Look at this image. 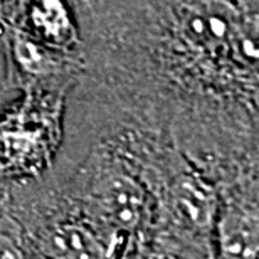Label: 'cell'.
Masks as SVG:
<instances>
[{"mask_svg": "<svg viewBox=\"0 0 259 259\" xmlns=\"http://www.w3.org/2000/svg\"><path fill=\"white\" fill-rule=\"evenodd\" d=\"M84 81L215 185L259 174V0H84Z\"/></svg>", "mask_w": 259, "mask_h": 259, "instance_id": "obj_1", "label": "cell"}, {"mask_svg": "<svg viewBox=\"0 0 259 259\" xmlns=\"http://www.w3.org/2000/svg\"><path fill=\"white\" fill-rule=\"evenodd\" d=\"M77 81L40 84L0 111V180L44 177L58 162L66 138L69 95Z\"/></svg>", "mask_w": 259, "mask_h": 259, "instance_id": "obj_2", "label": "cell"}, {"mask_svg": "<svg viewBox=\"0 0 259 259\" xmlns=\"http://www.w3.org/2000/svg\"><path fill=\"white\" fill-rule=\"evenodd\" d=\"M0 48L5 61V88H27L63 81H79L84 72V56H76L40 42L17 25L0 24Z\"/></svg>", "mask_w": 259, "mask_h": 259, "instance_id": "obj_3", "label": "cell"}, {"mask_svg": "<svg viewBox=\"0 0 259 259\" xmlns=\"http://www.w3.org/2000/svg\"><path fill=\"white\" fill-rule=\"evenodd\" d=\"M215 187V256L259 257V174L239 172Z\"/></svg>", "mask_w": 259, "mask_h": 259, "instance_id": "obj_4", "label": "cell"}, {"mask_svg": "<svg viewBox=\"0 0 259 259\" xmlns=\"http://www.w3.org/2000/svg\"><path fill=\"white\" fill-rule=\"evenodd\" d=\"M17 27L54 49L84 56L81 25L69 0H34Z\"/></svg>", "mask_w": 259, "mask_h": 259, "instance_id": "obj_5", "label": "cell"}, {"mask_svg": "<svg viewBox=\"0 0 259 259\" xmlns=\"http://www.w3.org/2000/svg\"><path fill=\"white\" fill-rule=\"evenodd\" d=\"M34 0H2V17L4 22L10 25H19L25 10L30 7Z\"/></svg>", "mask_w": 259, "mask_h": 259, "instance_id": "obj_6", "label": "cell"}, {"mask_svg": "<svg viewBox=\"0 0 259 259\" xmlns=\"http://www.w3.org/2000/svg\"><path fill=\"white\" fill-rule=\"evenodd\" d=\"M4 192H5V182H2V180H0V204H2Z\"/></svg>", "mask_w": 259, "mask_h": 259, "instance_id": "obj_7", "label": "cell"}, {"mask_svg": "<svg viewBox=\"0 0 259 259\" xmlns=\"http://www.w3.org/2000/svg\"><path fill=\"white\" fill-rule=\"evenodd\" d=\"M4 22V17H2V0H0V24Z\"/></svg>", "mask_w": 259, "mask_h": 259, "instance_id": "obj_8", "label": "cell"}, {"mask_svg": "<svg viewBox=\"0 0 259 259\" xmlns=\"http://www.w3.org/2000/svg\"><path fill=\"white\" fill-rule=\"evenodd\" d=\"M69 2H71V5H72V7H74V5H77V4H79L81 0H69Z\"/></svg>", "mask_w": 259, "mask_h": 259, "instance_id": "obj_9", "label": "cell"}]
</instances>
